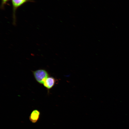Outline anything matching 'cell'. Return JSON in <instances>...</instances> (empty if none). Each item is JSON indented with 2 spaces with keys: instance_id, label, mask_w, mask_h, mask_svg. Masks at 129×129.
Segmentation results:
<instances>
[{
  "instance_id": "6da1fadb",
  "label": "cell",
  "mask_w": 129,
  "mask_h": 129,
  "mask_svg": "<svg viewBox=\"0 0 129 129\" xmlns=\"http://www.w3.org/2000/svg\"><path fill=\"white\" fill-rule=\"evenodd\" d=\"M28 2H34V1L32 0H11L12 10L13 24L15 25L16 24V13L17 10L24 4Z\"/></svg>"
},
{
  "instance_id": "7a4b0ae2",
  "label": "cell",
  "mask_w": 129,
  "mask_h": 129,
  "mask_svg": "<svg viewBox=\"0 0 129 129\" xmlns=\"http://www.w3.org/2000/svg\"><path fill=\"white\" fill-rule=\"evenodd\" d=\"M33 74L36 81L40 84H43L45 80L48 77V74L45 70L39 69L33 71Z\"/></svg>"
},
{
  "instance_id": "3957f363",
  "label": "cell",
  "mask_w": 129,
  "mask_h": 129,
  "mask_svg": "<svg viewBox=\"0 0 129 129\" xmlns=\"http://www.w3.org/2000/svg\"><path fill=\"white\" fill-rule=\"evenodd\" d=\"M40 113L38 110L34 109L31 113L29 117L30 121L33 123H35L38 121L40 117Z\"/></svg>"
},
{
  "instance_id": "277c9868",
  "label": "cell",
  "mask_w": 129,
  "mask_h": 129,
  "mask_svg": "<svg viewBox=\"0 0 129 129\" xmlns=\"http://www.w3.org/2000/svg\"><path fill=\"white\" fill-rule=\"evenodd\" d=\"M55 82L56 80L54 78L52 77H48L45 80L43 84L45 87L49 89L54 86Z\"/></svg>"
},
{
  "instance_id": "5b68a950",
  "label": "cell",
  "mask_w": 129,
  "mask_h": 129,
  "mask_svg": "<svg viewBox=\"0 0 129 129\" xmlns=\"http://www.w3.org/2000/svg\"><path fill=\"white\" fill-rule=\"evenodd\" d=\"M10 0H1L0 8L2 10H4L5 5L7 4V3Z\"/></svg>"
}]
</instances>
